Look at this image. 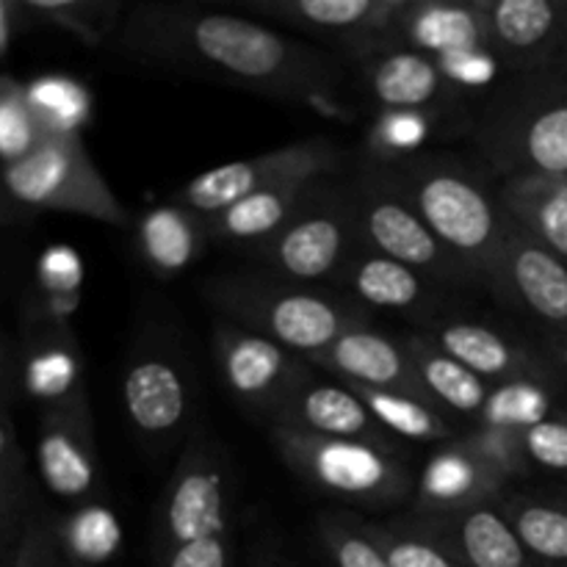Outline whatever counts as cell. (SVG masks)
Here are the masks:
<instances>
[{"label":"cell","mask_w":567,"mask_h":567,"mask_svg":"<svg viewBox=\"0 0 567 567\" xmlns=\"http://www.w3.org/2000/svg\"><path fill=\"white\" fill-rule=\"evenodd\" d=\"M269 432L286 468L321 496L358 509H396L413 502L419 476L402 454L286 426Z\"/></svg>","instance_id":"obj_8"},{"label":"cell","mask_w":567,"mask_h":567,"mask_svg":"<svg viewBox=\"0 0 567 567\" xmlns=\"http://www.w3.org/2000/svg\"><path fill=\"white\" fill-rule=\"evenodd\" d=\"M380 166L443 247L474 275L480 291L491 293L509 230L491 172L480 161L437 150H421Z\"/></svg>","instance_id":"obj_2"},{"label":"cell","mask_w":567,"mask_h":567,"mask_svg":"<svg viewBox=\"0 0 567 567\" xmlns=\"http://www.w3.org/2000/svg\"><path fill=\"white\" fill-rule=\"evenodd\" d=\"M352 391L363 399L371 415L404 446H410V443H435V446H441V443L463 435L454 419H449L435 404L413 396V393L374 391V388H352Z\"/></svg>","instance_id":"obj_30"},{"label":"cell","mask_w":567,"mask_h":567,"mask_svg":"<svg viewBox=\"0 0 567 567\" xmlns=\"http://www.w3.org/2000/svg\"><path fill=\"white\" fill-rule=\"evenodd\" d=\"M11 9L6 0H0V55L9 50V39H11Z\"/></svg>","instance_id":"obj_44"},{"label":"cell","mask_w":567,"mask_h":567,"mask_svg":"<svg viewBox=\"0 0 567 567\" xmlns=\"http://www.w3.org/2000/svg\"><path fill=\"white\" fill-rule=\"evenodd\" d=\"M233 496L230 460L199 426L177 454L155 509V567H233Z\"/></svg>","instance_id":"obj_4"},{"label":"cell","mask_w":567,"mask_h":567,"mask_svg":"<svg viewBox=\"0 0 567 567\" xmlns=\"http://www.w3.org/2000/svg\"><path fill=\"white\" fill-rule=\"evenodd\" d=\"M122 59L147 70L199 78L352 120L343 94L354 75L347 61L255 17L199 6L142 3L127 9L114 39Z\"/></svg>","instance_id":"obj_1"},{"label":"cell","mask_w":567,"mask_h":567,"mask_svg":"<svg viewBox=\"0 0 567 567\" xmlns=\"http://www.w3.org/2000/svg\"><path fill=\"white\" fill-rule=\"evenodd\" d=\"M415 332L426 338L432 347L446 352L476 377L487 380L491 385L504 382H540L565 393V382L540 352L535 338H518L513 332H504L498 327L482 324V321L457 319V316H435L424 321Z\"/></svg>","instance_id":"obj_15"},{"label":"cell","mask_w":567,"mask_h":567,"mask_svg":"<svg viewBox=\"0 0 567 567\" xmlns=\"http://www.w3.org/2000/svg\"><path fill=\"white\" fill-rule=\"evenodd\" d=\"M515 437L529 474L543 471V474L567 476V404L540 424L515 432Z\"/></svg>","instance_id":"obj_37"},{"label":"cell","mask_w":567,"mask_h":567,"mask_svg":"<svg viewBox=\"0 0 567 567\" xmlns=\"http://www.w3.org/2000/svg\"><path fill=\"white\" fill-rule=\"evenodd\" d=\"M203 297L225 321L241 324L299 358H313L354 327L371 324V313L330 288L297 286L266 271L210 277Z\"/></svg>","instance_id":"obj_5"},{"label":"cell","mask_w":567,"mask_h":567,"mask_svg":"<svg viewBox=\"0 0 567 567\" xmlns=\"http://www.w3.org/2000/svg\"><path fill=\"white\" fill-rule=\"evenodd\" d=\"M491 297L543 336H567V260L509 219Z\"/></svg>","instance_id":"obj_16"},{"label":"cell","mask_w":567,"mask_h":567,"mask_svg":"<svg viewBox=\"0 0 567 567\" xmlns=\"http://www.w3.org/2000/svg\"><path fill=\"white\" fill-rule=\"evenodd\" d=\"M371 532L391 567H465L452 543L430 520L410 509L396 518L374 520Z\"/></svg>","instance_id":"obj_31"},{"label":"cell","mask_w":567,"mask_h":567,"mask_svg":"<svg viewBox=\"0 0 567 567\" xmlns=\"http://www.w3.org/2000/svg\"><path fill=\"white\" fill-rule=\"evenodd\" d=\"M122 410L147 457L183 452L197 432L199 385L172 327L150 321L136 332L122 365Z\"/></svg>","instance_id":"obj_6"},{"label":"cell","mask_w":567,"mask_h":567,"mask_svg":"<svg viewBox=\"0 0 567 567\" xmlns=\"http://www.w3.org/2000/svg\"><path fill=\"white\" fill-rule=\"evenodd\" d=\"M360 249L363 236L352 177H324L310 186L286 227L249 255L266 275L336 291Z\"/></svg>","instance_id":"obj_7"},{"label":"cell","mask_w":567,"mask_h":567,"mask_svg":"<svg viewBox=\"0 0 567 567\" xmlns=\"http://www.w3.org/2000/svg\"><path fill=\"white\" fill-rule=\"evenodd\" d=\"M565 393L540 382H504L493 385L485 410L474 426L502 432H524L565 408Z\"/></svg>","instance_id":"obj_32"},{"label":"cell","mask_w":567,"mask_h":567,"mask_svg":"<svg viewBox=\"0 0 567 567\" xmlns=\"http://www.w3.org/2000/svg\"><path fill=\"white\" fill-rule=\"evenodd\" d=\"M546 70L551 72V75H557V78H563V81H567V33H565L563 44L557 48V53H554V59L548 61Z\"/></svg>","instance_id":"obj_43"},{"label":"cell","mask_w":567,"mask_h":567,"mask_svg":"<svg viewBox=\"0 0 567 567\" xmlns=\"http://www.w3.org/2000/svg\"><path fill=\"white\" fill-rule=\"evenodd\" d=\"M25 9L42 20L66 28L86 44L114 42L127 14V6L114 3V0H59V3L33 0V3H25Z\"/></svg>","instance_id":"obj_34"},{"label":"cell","mask_w":567,"mask_h":567,"mask_svg":"<svg viewBox=\"0 0 567 567\" xmlns=\"http://www.w3.org/2000/svg\"><path fill=\"white\" fill-rule=\"evenodd\" d=\"M81 260L72 249L59 247L50 249L42 260V280L50 291L55 293H78V286H81Z\"/></svg>","instance_id":"obj_40"},{"label":"cell","mask_w":567,"mask_h":567,"mask_svg":"<svg viewBox=\"0 0 567 567\" xmlns=\"http://www.w3.org/2000/svg\"><path fill=\"white\" fill-rule=\"evenodd\" d=\"M468 138L493 177L567 181V81L548 70L502 78L471 111Z\"/></svg>","instance_id":"obj_3"},{"label":"cell","mask_w":567,"mask_h":567,"mask_svg":"<svg viewBox=\"0 0 567 567\" xmlns=\"http://www.w3.org/2000/svg\"><path fill=\"white\" fill-rule=\"evenodd\" d=\"M498 197L515 225L567 260L565 177H509L498 186Z\"/></svg>","instance_id":"obj_27"},{"label":"cell","mask_w":567,"mask_h":567,"mask_svg":"<svg viewBox=\"0 0 567 567\" xmlns=\"http://www.w3.org/2000/svg\"><path fill=\"white\" fill-rule=\"evenodd\" d=\"M402 343L408 349L410 365L419 377L424 396L449 419H468L474 426L485 410L487 399H491V382L476 377L474 371H468L437 347H432L421 332H408V336H402Z\"/></svg>","instance_id":"obj_25"},{"label":"cell","mask_w":567,"mask_h":567,"mask_svg":"<svg viewBox=\"0 0 567 567\" xmlns=\"http://www.w3.org/2000/svg\"><path fill=\"white\" fill-rule=\"evenodd\" d=\"M313 183H286V186L266 188V192L252 194L219 214L203 216L210 244L241 247L252 252L286 227V221L297 214Z\"/></svg>","instance_id":"obj_26"},{"label":"cell","mask_w":567,"mask_h":567,"mask_svg":"<svg viewBox=\"0 0 567 567\" xmlns=\"http://www.w3.org/2000/svg\"><path fill=\"white\" fill-rule=\"evenodd\" d=\"M349 153L330 138H305L269 150L255 158L219 166L192 177L172 194L169 203L197 216H214L252 194L286 183H313L324 177H347Z\"/></svg>","instance_id":"obj_11"},{"label":"cell","mask_w":567,"mask_h":567,"mask_svg":"<svg viewBox=\"0 0 567 567\" xmlns=\"http://www.w3.org/2000/svg\"><path fill=\"white\" fill-rule=\"evenodd\" d=\"M39 474L50 493L70 502L97 493V454L86 393L59 402L39 437Z\"/></svg>","instance_id":"obj_21"},{"label":"cell","mask_w":567,"mask_h":567,"mask_svg":"<svg viewBox=\"0 0 567 567\" xmlns=\"http://www.w3.org/2000/svg\"><path fill=\"white\" fill-rule=\"evenodd\" d=\"M210 244L203 216L175 203L147 210L138 221V249L150 269L161 277L186 271Z\"/></svg>","instance_id":"obj_28"},{"label":"cell","mask_w":567,"mask_h":567,"mask_svg":"<svg viewBox=\"0 0 567 567\" xmlns=\"http://www.w3.org/2000/svg\"><path fill=\"white\" fill-rule=\"evenodd\" d=\"M308 363L321 374L336 377L343 385L413 393V396L426 399L419 377L410 365L402 336H388L371 324L349 330L324 352L308 358Z\"/></svg>","instance_id":"obj_20"},{"label":"cell","mask_w":567,"mask_h":567,"mask_svg":"<svg viewBox=\"0 0 567 567\" xmlns=\"http://www.w3.org/2000/svg\"><path fill=\"white\" fill-rule=\"evenodd\" d=\"M336 291L365 310H391V313L413 316L419 319V327L446 313L441 286L426 280L410 266L365 247L347 266Z\"/></svg>","instance_id":"obj_22"},{"label":"cell","mask_w":567,"mask_h":567,"mask_svg":"<svg viewBox=\"0 0 567 567\" xmlns=\"http://www.w3.org/2000/svg\"><path fill=\"white\" fill-rule=\"evenodd\" d=\"M61 546L72 563H103L120 546V524L109 507L86 504L72 515L66 532H61Z\"/></svg>","instance_id":"obj_35"},{"label":"cell","mask_w":567,"mask_h":567,"mask_svg":"<svg viewBox=\"0 0 567 567\" xmlns=\"http://www.w3.org/2000/svg\"><path fill=\"white\" fill-rule=\"evenodd\" d=\"M437 120L413 111H380L369 133V161L388 164L404 155L421 153V144L435 127Z\"/></svg>","instance_id":"obj_36"},{"label":"cell","mask_w":567,"mask_h":567,"mask_svg":"<svg viewBox=\"0 0 567 567\" xmlns=\"http://www.w3.org/2000/svg\"><path fill=\"white\" fill-rule=\"evenodd\" d=\"M210 352L233 402L266 424L275 421L286 399L316 371L291 349L225 319L214 327Z\"/></svg>","instance_id":"obj_12"},{"label":"cell","mask_w":567,"mask_h":567,"mask_svg":"<svg viewBox=\"0 0 567 567\" xmlns=\"http://www.w3.org/2000/svg\"><path fill=\"white\" fill-rule=\"evenodd\" d=\"M37 103L42 109H48L50 114L59 116L61 131H70L66 122L81 120L83 111H86V94L78 86H70V83H42V86L33 92Z\"/></svg>","instance_id":"obj_39"},{"label":"cell","mask_w":567,"mask_h":567,"mask_svg":"<svg viewBox=\"0 0 567 567\" xmlns=\"http://www.w3.org/2000/svg\"><path fill=\"white\" fill-rule=\"evenodd\" d=\"M14 567H72L64 546L50 529H33L22 543L20 559Z\"/></svg>","instance_id":"obj_41"},{"label":"cell","mask_w":567,"mask_h":567,"mask_svg":"<svg viewBox=\"0 0 567 567\" xmlns=\"http://www.w3.org/2000/svg\"><path fill=\"white\" fill-rule=\"evenodd\" d=\"M78 380H81V360L75 349L53 347L48 352H39L28 365V388L55 404L83 393Z\"/></svg>","instance_id":"obj_38"},{"label":"cell","mask_w":567,"mask_h":567,"mask_svg":"<svg viewBox=\"0 0 567 567\" xmlns=\"http://www.w3.org/2000/svg\"><path fill=\"white\" fill-rule=\"evenodd\" d=\"M502 509L532 563L537 567H567V507L554 493L532 496L509 491L502 498Z\"/></svg>","instance_id":"obj_29"},{"label":"cell","mask_w":567,"mask_h":567,"mask_svg":"<svg viewBox=\"0 0 567 567\" xmlns=\"http://www.w3.org/2000/svg\"><path fill=\"white\" fill-rule=\"evenodd\" d=\"M487 48L507 75L546 70L567 33V0H480Z\"/></svg>","instance_id":"obj_17"},{"label":"cell","mask_w":567,"mask_h":567,"mask_svg":"<svg viewBox=\"0 0 567 567\" xmlns=\"http://www.w3.org/2000/svg\"><path fill=\"white\" fill-rule=\"evenodd\" d=\"M316 535L332 567H391L371 520L352 509H327L316 520Z\"/></svg>","instance_id":"obj_33"},{"label":"cell","mask_w":567,"mask_h":567,"mask_svg":"<svg viewBox=\"0 0 567 567\" xmlns=\"http://www.w3.org/2000/svg\"><path fill=\"white\" fill-rule=\"evenodd\" d=\"M255 567H280V565H271V563H264V557H260V559H258V565H255Z\"/></svg>","instance_id":"obj_46"},{"label":"cell","mask_w":567,"mask_h":567,"mask_svg":"<svg viewBox=\"0 0 567 567\" xmlns=\"http://www.w3.org/2000/svg\"><path fill=\"white\" fill-rule=\"evenodd\" d=\"M404 0H247L244 9L352 64L369 50L393 42Z\"/></svg>","instance_id":"obj_13"},{"label":"cell","mask_w":567,"mask_h":567,"mask_svg":"<svg viewBox=\"0 0 567 567\" xmlns=\"http://www.w3.org/2000/svg\"><path fill=\"white\" fill-rule=\"evenodd\" d=\"M513 482L498 474L482 454H476L463 435L441 443L421 468L410 513L437 518L457 513L487 498H504Z\"/></svg>","instance_id":"obj_19"},{"label":"cell","mask_w":567,"mask_h":567,"mask_svg":"<svg viewBox=\"0 0 567 567\" xmlns=\"http://www.w3.org/2000/svg\"><path fill=\"white\" fill-rule=\"evenodd\" d=\"M426 520L452 543L465 567H537L504 515L502 498H487Z\"/></svg>","instance_id":"obj_24"},{"label":"cell","mask_w":567,"mask_h":567,"mask_svg":"<svg viewBox=\"0 0 567 567\" xmlns=\"http://www.w3.org/2000/svg\"><path fill=\"white\" fill-rule=\"evenodd\" d=\"M3 183L17 203L127 225V210L72 131H50L31 153L6 166Z\"/></svg>","instance_id":"obj_10"},{"label":"cell","mask_w":567,"mask_h":567,"mask_svg":"<svg viewBox=\"0 0 567 567\" xmlns=\"http://www.w3.org/2000/svg\"><path fill=\"white\" fill-rule=\"evenodd\" d=\"M269 426H286V430L310 432L321 437H338V441L371 443L391 454L408 457V446L391 435L380 421L371 415L363 399L343 382L324 380L321 371H313L280 408Z\"/></svg>","instance_id":"obj_18"},{"label":"cell","mask_w":567,"mask_h":567,"mask_svg":"<svg viewBox=\"0 0 567 567\" xmlns=\"http://www.w3.org/2000/svg\"><path fill=\"white\" fill-rule=\"evenodd\" d=\"M535 341L567 388V336H543V332H537Z\"/></svg>","instance_id":"obj_42"},{"label":"cell","mask_w":567,"mask_h":567,"mask_svg":"<svg viewBox=\"0 0 567 567\" xmlns=\"http://www.w3.org/2000/svg\"><path fill=\"white\" fill-rule=\"evenodd\" d=\"M352 186L365 249L410 266L443 291L480 288L474 275L443 247L380 164L365 161L352 175Z\"/></svg>","instance_id":"obj_9"},{"label":"cell","mask_w":567,"mask_h":567,"mask_svg":"<svg viewBox=\"0 0 567 567\" xmlns=\"http://www.w3.org/2000/svg\"><path fill=\"white\" fill-rule=\"evenodd\" d=\"M0 449H3V432H0Z\"/></svg>","instance_id":"obj_47"},{"label":"cell","mask_w":567,"mask_h":567,"mask_svg":"<svg viewBox=\"0 0 567 567\" xmlns=\"http://www.w3.org/2000/svg\"><path fill=\"white\" fill-rule=\"evenodd\" d=\"M554 496H557V498H559V502H563V504H565V507H567V485H563V487H559V491H554Z\"/></svg>","instance_id":"obj_45"},{"label":"cell","mask_w":567,"mask_h":567,"mask_svg":"<svg viewBox=\"0 0 567 567\" xmlns=\"http://www.w3.org/2000/svg\"><path fill=\"white\" fill-rule=\"evenodd\" d=\"M393 42L435 61L491 55L480 0H404Z\"/></svg>","instance_id":"obj_23"},{"label":"cell","mask_w":567,"mask_h":567,"mask_svg":"<svg viewBox=\"0 0 567 567\" xmlns=\"http://www.w3.org/2000/svg\"><path fill=\"white\" fill-rule=\"evenodd\" d=\"M352 75L377 111H413L441 122L465 111V89L432 55L385 42L352 61Z\"/></svg>","instance_id":"obj_14"}]
</instances>
